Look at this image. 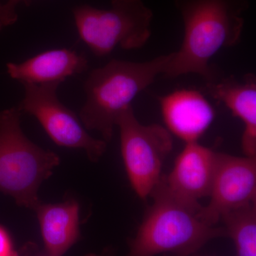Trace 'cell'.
I'll list each match as a JSON object with an SVG mask.
<instances>
[{
  "mask_svg": "<svg viewBox=\"0 0 256 256\" xmlns=\"http://www.w3.org/2000/svg\"><path fill=\"white\" fill-rule=\"evenodd\" d=\"M174 4L183 20V41L172 53L164 75L176 78L194 74L207 82L216 80L210 60L240 41L248 0H174Z\"/></svg>",
  "mask_w": 256,
  "mask_h": 256,
  "instance_id": "6da1fadb",
  "label": "cell"
},
{
  "mask_svg": "<svg viewBox=\"0 0 256 256\" xmlns=\"http://www.w3.org/2000/svg\"><path fill=\"white\" fill-rule=\"evenodd\" d=\"M146 210L128 256H192L213 239L226 237L223 226L210 225L201 215V204H193L170 193L162 178L150 194Z\"/></svg>",
  "mask_w": 256,
  "mask_h": 256,
  "instance_id": "7a4b0ae2",
  "label": "cell"
},
{
  "mask_svg": "<svg viewBox=\"0 0 256 256\" xmlns=\"http://www.w3.org/2000/svg\"><path fill=\"white\" fill-rule=\"evenodd\" d=\"M171 57L170 53L142 62L112 60L92 70L84 84L86 100L80 112L84 127L110 142L120 114L158 76L165 74Z\"/></svg>",
  "mask_w": 256,
  "mask_h": 256,
  "instance_id": "3957f363",
  "label": "cell"
},
{
  "mask_svg": "<svg viewBox=\"0 0 256 256\" xmlns=\"http://www.w3.org/2000/svg\"><path fill=\"white\" fill-rule=\"evenodd\" d=\"M22 114L18 107L0 112V192L12 197L18 206L34 210L41 202L40 186L60 164V158L24 136Z\"/></svg>",
  "mask_w": 256,
  "mask_h": 256,
  "instance_id": "277c9868",
  "label": "cell"
},
{
  "mask_svg": "<svg viewBox=\"0 0 256 256\" xmlns=\"http://www.w3.org/2000/svg\"><path fill=\"white\" fill-rule=\"evenodd\" d=\"M79 36L96 56L117 47L138 50L151 36L152 11L142 0H111L110 8L82 5L74 10Z\"/></svg>",
  "mask_w": 256,
  "mask_h": 256,
  "instance_id": "5b68a950",
  "label": "cell"
},
{
  "mask_svg": "<svg viewBox=\"0 0 256 256\" xmlns=\"http://www.w3.org/2000/svg\"><path fill=\"white\" fill-rule=\"evenodd\" d=\"M116 126L128 180L138 196L146 200L162 176L163 164L172 150V136L160 124H141L132 106L121 112Z\"/></svg>",
  "mask_w": 256,
  "mask_h": 256,
  "instance_id": "8992f818",
  "label": "cell"
},
{
  "mask_svg": "<svg viewBox=\"0 0 256 256\" xmlns=\"http://www.w3.org/2000/svg\"><path fill=\"white\" fill-rule=\"evenodd\" d=\"M60 84H22L24 96L18 109L34 116L57 146L84 150L96 162L105 153L107 142L92 138L76 114L60 102L57 96Z\"/></svg>",
  "mask_w": 256,
  "mask_h": 256,
  "instance_id": "52a82bcc",
  "label": "cell"
},
{
  "mask_svg": "<svg viewBox=\"0 0 256 256\" xmlns=\"http://www.w3.org/2000/svg\"><path fill=\"white\" fill-rule=\"evenodd\" d=\"M208 196L210 203L202 206L201 215L212 226L224 214L256 202V158L220 152Z\"/></svg>",
  "mask_w": 256,
  "mask_h": 256,
  "instance_id": "ba28073f",
  "label": "cell"
},
{
  "mask_svg": "<svg viewBox=\"0 0 256 256\" xmlns=\"http://www.w3.org/2000/svg\"><path fill=\"white\" fill-rule=\"evenodd\" d=\"M220 152L200 144L186 143L175 160L171 172L162 175L170 193L193 204L210 196Z\"/></svg>",
  "mask_w": 256,
  "mask_h": 256,
  "instance_id": "9c48e42d",
  "label": "cell"
},
{
  "mask_svg": "<svg viewBox=\"0 0 256 256\" xmlns=\"http://www.w3.org/2000/svg\"><path fill=\"white\" fill-rule=\"evenodd\" d=\"M159 101L166 129L185 144L198 142L214 120V108L198 90H175Z\"/></svg>",
  "mask_w": 256,
  "mask_h": 256,
  "instance_id": "30bf717a",
  "label": "cell"
},
{
  "mask_svg": "<svg viewBox=\"0 0 256 256\" xmlns=\"http://www.w3.org/2000/svg\"><path fill=\"white\" fill-rule=\"evenodd\" d=\"M206 90L244 124L242 146L245 156L256 158V78L248 74L242 82L228 77L207 82Z\"/></svg>",
  "mask_w": 256,
  "mask_h": 256,
  "instance_id": "8fae6325",
  "label": "cell"
},
{
  "mask_svg": "<svg viewBox=\"0 0 256 256\" xmlns=\"http://www.w3.org/2000/svg\"><path fill=\"white\" fill-rule=\"evenodd\" d=\"M88 62L85 56L62 48L46 50L22 63H8L10 76L22 84L63 82L72 76L86 72Z\"/></svg>",
  "mask_w": 256,
  "mask_h": 256,
  "instance_id": "7c38bea8",
  "label": "cell"
},
{
  "mask_svg": "<svg viewBox=\"0 0 256 256\" xmlns=\"http://www.w3.org/2000/svg\"><path fill=\"white\" fill-rule=\"evenodd\" d=\"M34 210L47 255L62 256L80 240V207L75 200L60 204L41 202Z\"/></svg>",
  "mask_w": 256,
  "mask_h": 256,
  "instance_id": "4fadbf2b",
  "label": "cell"
},
{
  "mask_svg": "<svg viewBox=\"0 0 256 256\" xmlns=\"http://www.w3.org/2000/svg\"><path fill=\"white\" fill-rule=\"evenodd\" d=\"M236 256H256V202L230 210L220 217Z\"/></svg>",
  "mask_w": 256,
  "mask_h": 256,
  "instance_id": "5bb4252c",
  "label": "cell"
},
{
  "mask_svg": "<svg viewBox=\"0 0 256 256\" xmlns=\"http://www.w3.org/2000/svg\"><path fill=\"white\" fill-rule=\"evenodd\" d=\"M0 256H18L8 230L0 226Z\"/></svg>",
  "mask_w": 256,
  "mask_h": 256,
  "instance_id": "9a60e30c",
  "label": "cell"
},
{
  "mask_svg": "<svg viewBox=\"0 0 256 256\" xmlns=\"http://www.w3.org/2000/svg\"><path fill=\"white\" fill-rule=\"evenodd\" d=\"M18 20L16 10L11 9L8 4L0 3V31L4 26L12 24Z\"/></svg>",
  "mask_w": 256,
  "mask_h": 256,
  "instance_id": "2e32d148",
  "label": "cell"
},
{
  "mask_svg": "<svg viewBox=\"0 0 256 256\" xmlns=\"http://www.w3.org/2000/svg\"><path fill=\"white\" fill-rule=\"evenodd\" d=\"M86 256H116V254L112 247H107L100 254H90Z\"/></svg>",
  "mask_w": 256,
  "mask_h": 256,
  "instance_id": "e0dca14e",
  "label": "cell"
},
{
  "mask_svg": "<svg viewBox=\"0 0 256 256\" xmlns=\"http://www.w3.org/2000/svg\"><path fill=\"white\" fill-rule=\"evenodd\" d=\"M24 1V0H8L6 3L11 9L16 10V6L20 2Z\"/></svg>",
  "mask_w": 256,
  "mask_h": 256,
  "instance_id": "ac0fdd59",
  "label": "cell"
},
{
  "mask_svg": "<svg viewBox=\"0 0 256 256\" xmlns=\"http://www.w3.org/2000/svg\"><path fill=\"white\" fill-rule=\"evenodd\" d=\"M46 256H50L47 255Z\"/></svg>",
  "mask_w": 256,
  "mask_h": 256,
  "instance_id": "d6986e66",
  "label": "cell"
}]
</instances>
